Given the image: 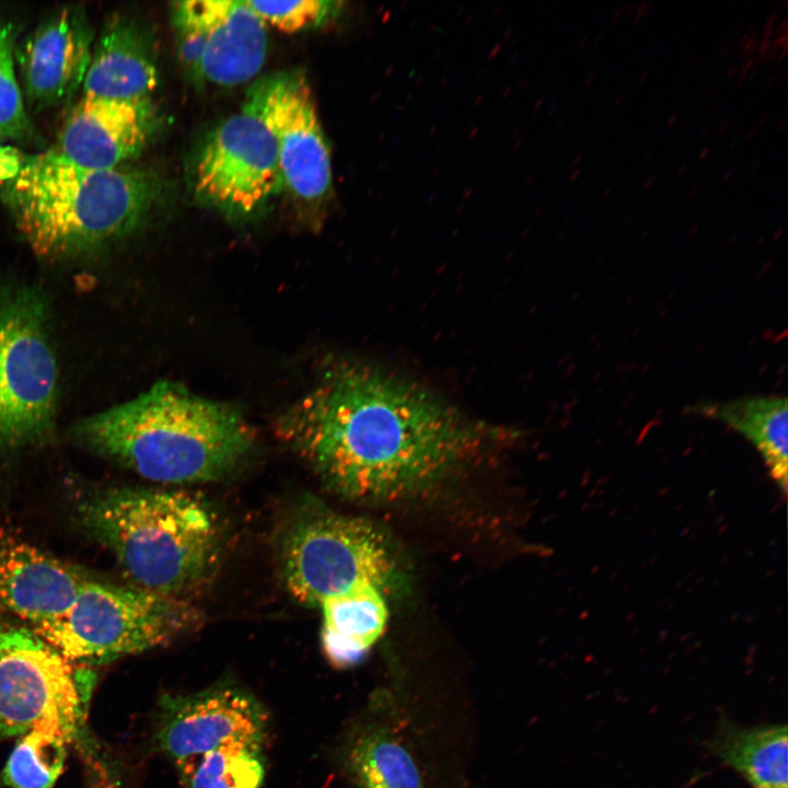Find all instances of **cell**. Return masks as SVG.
Instances as JSON below:
<instances>
[{"instance_id":"1","label":"cell","mask_w":788,"mask_h":788,"mask_svg":"<svg viewBox=\"0 0 788 788\" xmlns=\"http://www.w3.org/2000/svg\"><path fill=\"white\" fill-rule=\"evenodd\" d=\"M276 429L331 490L363 502L395 501L429 488L471 457L484 438L427 389L350 361L331 367Z\"/></svg>"},{"instance_id":"2","label":"cell","mask_w":788,"mask_h":788,"mask_svg":"<svg viewBox=\"0 0 788 788\" xmlns=\"http://www.w3.org/2000/svg\"><path fill=\"white\" fill-rule=\"evenodd\" d=\"M71 436L79 447L167 484L219 480L253 445L236 408L170 381L79 420Z\"/></svg>"},{"instance_id":"3","label":"cell","mask_w":788,"mask_h":788,"mask_svg":"<svg viewBox=\"0 0 788 788\" xmlns=\"http://www.w3.org/2000/svg\"><path fill=\"white\" fill-rule=\"evenodd\" d=\"M7 200L33 251L50 259L93 254L134 232L162 194L158 175L138 167H85L54 148L25 157Z\"/></svg>"},{"instance_id":"4","label":"cell","mask_w":788,"mask_h":788,"mask_svg":"<svg viewBox=\"0 0 788 788\" xmlns=\"http://www.w3.org/2000/svg\"><path fill=\"white\" fill-rule=\"evenodd\" d=\"M79 524L113 553L135 587L177 598L209 575L219 553L217 518L200 498L158 488H106L83 497Z\"/></svg>"},{"instance_id":"5","label":"cell","mask_w":788,"mask_h":788,"mask_svg":"<svg viewBox=\"0 0 788 788\" xmlns=\"http://www.w3.org/2000/svg\"><path fill=\"white\" fill-rule=\"evenodd\" d=\"M280 565L289 593L306 606L370 588L389 595L403 579L380 529L315 503L303 507L285 531Z\"/></svg>"},{"instance_id":"6","label":"cell","mask_w":788,"mask_h":788,"mask_svg":"<svg viewBox=\"0 0 788 788\" xmlns=\"http://www.w3.org/2000/svg\"><path fill=\"white\" fill-rule=\"evenodd\" d=\"M198 621L177 598L90 577L63 613L30 627L68 660L91 668L165 645Z\"/></svg>"},{"instance_id":"7","label":"cell","mask_w":788,"mask_h":788,"mask_svg":"<svg viewBox=\"0 0 788 788\" xmlns=\"http://www.w3.org/2000/svg\"><path fill=\"white\" fill-rule=\"evenodd\" d=\"M43 293L0 282V455L33 445L51 432L58 367Z\"/></svg>"},{"instance_id":"8","label":"cell","mask_w":788,"mask_h":788,"mask_svg":"<svg viewBox=\"0 0 788 788\" xmlns=\"http://www.w3.org/2000/svg\"><path fill=\"white\" fill-rule=\"evenodd\" d=\"M95 677L28 625L0 615V741L47 721L78 731Z\"/></svg>"},{"instance_id":"9","label":"cell","mask_w":788,"mask_h":788,"mask_svg":"<svg viewBox=\"0 0 788 788\" xmlns=\"http://www.w3.org/2000/svg\"><path fill=\"white\" fill-rule=\"evenodd\" d=\"M242 111L270 132L282 188L309 207L323 206L332 190L331 153L304 73L286 70L257 79Z\"/></svg>"},{"instance_id":"10","label":"cell","mask_w":788,"mask_h":788,"mask_svg":"<svg viewBox=\"0 0 788 788\" xmlns=\"http://www.w3.org/2000/svg\"><path fill=\"white\" fill-rule=\"evenodd\" d=\"M282 189L277 149L265 125L241 111L206 139L194 172L204 205L234 220L253 219Z\"/></svg>"},{"instance_id":"11","label":"cell","mask_w":788,"mask_h":788,"mask_svg":"<svg viewBox=\"0 0 788 788\" xmlns=\"http://www.w3.org/2000/svg\"><path fill=\"white\" fill-rule=\"evenodd\" d=\"M267 730L262 703L224 682L193 694H163L154 740L158 751L178 766L227 746L264 745Z\"/></svg>"},{"instance_id":"12","label":"cell","mask_w":788,"mask_h":788,"mask_svg":"<svg viewBox=\"0 0 788 788\" xmlns=\"http://www.w3.org/2000/svg\"><path fill=\"white\" fill-rule=\"evenodd\" d=\"M157 123L150 99L125 101L83 94L66 118L54 149L81 166L118 167L140 152Z\"/></svg>"},{"instance_id":"13","label":"cell","mask_w":788,"mask_h":788,"mask_svg":"<svg viewBox=\"0 0 788 788\" xmlns=\"http://www.w3.org/2000/svg\"><path fill=\"white\" fill-rule=\"evenodd\" d=\"M93 43V30L79 9H60L42 21L15 48L23 96L42 107L71 96L82 85Z\"/></svg>"},{"instance_id":"14","label":"cell","mask_w":788,"mask_h":788,"mask_svg":"<svg viewBox=\"0 0 788 788\" xmlns=\"http://www.w3.org/2000/svg\"><path fill=\"white\" fill-rule=\"evenodd\" d=\"M90 576L0 528V612L28 626L63 613Z\"/></svg>"},{"instance_id":"15","label":"cell","mask_w":788,"mask_h":788,"mask_svg":"<svg viewBox=\"0 0 788 788\" xmlns=\"http://www.w3.org/2000/svg\"><path fill=\"white\" fill-rule=\"evenodd\" d=\"M181 2L204 36L197 78L230 88L257 76L267 55V31L245 0Z\"/></svg>"},{"instance_id":"16","label":"cell","mask_w":788,"mask_h":788,"mask_svg":"<svg viewBox=\"0 0 788 788\" xmlns=\"http://www.w3.org/2000/svg\"><path fill=\"white\" fill-rule=\"evenodd\" d=\"M158 84L149 33L130 18H114L94 39L82 82L83 94L112 100H142Z\"/></svg>"},{"instance_id":"17","label":"cell","mask_w":788,"mask_h":788,"mask_svg":"<svg viewBox=\"0 0 788 788\" xmlns=\"http://www.w3.org/2000/svg\"><path fill=\"white\" fill-rule=\"evenodd\" d=\"M341 748L343 769L357 788H425L420 769L376 698Z\"/></svg>"},{"instance_id":"18","label":"cell","mask_w":788,"mask_h":788,"mask_svg":"<svg viewBox=\"0 0 788 788\" xmlns=\"http://www.w3.org/2000/svg\"><path fill=\"white\" fill-rule=\"evenodd\" d=\"M705 746L751 788H788L786 723L745 726L721 717Z\"/></svg>"},{"instance_id":"19","label":"cell","mask_w":788,"mask_h":788,"mask_svg":"<svg viewBox=\"0 0 788 788\" xmlns=\"http://www.w3.org/2000/svg\"><path fill=\"white\" fill-rule=\"evenodd\" d=\"M690 410L718 420L746 438L762 455L780 490L786 491L788 409L785 396L754 395L723 402H702Z\"/></svg>"},{"instance_id":"20","label":"cell","mask_w":788,"mask_h":788,"mask_svg":"<svg viewBox=\"0 0 788 788\" xmlns=\"http://www.w3.org/2000/svg\"><path fill=\"white\" fill-rule=\"evenodd\" d=\"M386 594L370 588L324 601L322 648L336 668L356 665L382 636L389 617Z\"/></svg>"},{"instance_id":"21","label":"cell","mask_w":788,"mask_h":788,"mask_svg":"<svg viewBox=\"0 0 788 788\" xmlns=\"http://www.w3.org/2000/svg\"><path fill=\"white\" fill-rule=\"evenodd\" d=\"M76 734L56 721L38 723L20 735L0 783L9 788H51L63 770L67 745Z\"/></svg>"},{"instance_id":"22","label":"cell","mask_w":788,"mask_h":788,"mask_svg":"<svg viewBox=\"0 0 788 788\" xmlns=\"http://www.w3.org/2000/svg\"><path fill=\"white\" fill-rule=\"evenodd\" d=\"M184 788H262L264 745L227 746L176 766Z\"/></svg>"},{"instance_id":"23","label":"cell","mask_w":788,"mask_h":788,"mask_svg":"<svg viewBox=\"0 0 788 788\" xmlns=\"http://www.w3.org/2000/svg\"><path fill=\"white\" fill-rule=\"evenodd\" d=\"M13 26L0 22V137L4 140L23 136L28 117L18 79Z\"/></svg>"},{"instance_id":"24","label":"cell","mask_w":788,"mask_h":788,"mask_svg":"<svg viewBox=\"0 0 788 788\" xmlns=\"http://www.w3.org/2000/svg\"><path fill=\"white\" fill-rule=\"evenodd\" d=\"M245 2L266 25L288 34L326 24L339 14L344 4L341 1L332 0Z\"/></svg>"},{"instance_id":"25","label":"cell","mask_w":788,"mask_h":788,"mask_svg":"<svg viewBox=\"0 0 788 788\" xmlns=\"http://www.w3.org/2000/svg\"><path fill=\"white\" fill-rule=\"evenodd\" d=\"M25 155L0 137V185L10 183L20 172Z\"/></svg>"},{"instance_id":"26","label":"cell","mask_w":788,"mask_h":788,"mask_svg":"<svg viewBox=\"0 0 788 788\" xmlns=\"http://www.w3.org/2000/svg\"><path fill=\"white\" fill-rule=\"evenodd\" d=\"M758 61H761V60L755 59L754 57H750L744 60L743 66L739 70V78L737 81V86H740L744 82V80L748 76V72L752 69H755L756 65H758Z\"/></svg>"},{"instance_id":"27","label":"cell","mask_w":788,"mask_h":788,"mask_svg":"<svg viewBox=\"0 0 788 788\" xmlns=\"http://www.w3.org/2000/svg\"><path fill=\"white\" fill-rule=\"evenodd\" d=\"M756 47H757L756 38L753 35H751L750 38L741 47L739 58L744 61L746 59V57L756 49Z\"/></svg>"},{"instance_id":"28","label":"cell","mask_w":788,"mask_h":788,"mask_svg":"<svg viewBox=\"0 0 788 788\" xmlns=\"http://www.w3.org/2000/svg\"><path fill=\"white\" fill-rule=\"evenodd\" d=\"M776 18H777V13H776V11H774L769 14L767 20L765 21L763 28H762V33H763L764 37L769 38V36L773 33V30L775 27Z\"/></svg>"},{"instance_id":"29","label":"cell","mask_w":788,"mask_h":788,"mask_svg":"<svg viewBox=\"0 0 788 788\" xmlns=\"http://www.w3.org/2000/svg\"><path fill=\"white\" fill-rule=\"evenodd\" d=\"M651 5V2H641L637 7V9H635L633 24H637L641 20V18L650 10Z\"/></svg>"},{"instance_id":"30","label":"cell","mask_w":788,"mask_h":788,"mask_svg":"<svg viewBox=\"0 0 788 788\" xmlns=\"http://www.w3.org/2000/svg\"><path fill=\"white\" fill-rule=\"evenodd\" d=\"M787 46H788L787 33L777 35V37L770 43V47L774 49H777V48L783 49V48H787Z\"/></svg>"},{"instance_id":"31","label":"cell","mask_w":788,"mask_h":788,"mask_svg":"<svg viewBox=\"0 0 788 788\" xmlns=\"http://www.w3.org/2000/svg\"><path fill=\"white\" fill-rule=\"evenodd\" d=\"M770 39L767 37H763L762 40L757 44V49L760 54H766L770 48Z\"/></svg>"},{"instance_id":"32","label":"cell","mask_w":788,"mask_h":788,"mask_svg":"<svg viewBox=\"0 0 788 788\" xmlns=\"http://www.w3.org/2000/svg\"><path fill=\"white\" fill-rule=\"evenodd\" d=\"M729 127H730L729 120H725V121L720 123L719 126L717 127V134L719 136H722L723 134H726V131L728 130Z\"/></svg>"},{"instance_id":"33","label":"cell","mask_w":788,"mask_h":788,"mask_svg":"<svg viewBox=\"0 0 788 788\" xmlns=\"http://www.w3.org/2000/svg\"><path fill=\"white\" fill-rule=\"evenodd\" d=\"M739 70H740V67H739V66H734V65H733V66H730V67L727 69V78H728V79L734 78V77L739 73Z\"/></svg>"},{"instance_id":"34","label":"cell","mask_w":788,"mask_h":788,"mask_svg":"<svg viewBox=\"0 0 788 788\" xmlns=\"http://www.w3.org/2000/svg\"><path fill=\"white\" fill-rule=\"evenodd\" d=\"M787 26H788L787 19H784L783 22L780 23V25L776 28V33H777L778 35L786 34V33H787Z\"/></svg>"},{"instance_id":"35","label":"cell","mask_w":788,"mask_h":788,"mask_svg":"<svg viewBox=\"0 0 788 788\" xmlns=\"http://www.w3.org/2000/svg\"><path fill=\"white\" fill-rule=\"evenodd\" d=\"M656 182V177L650 175L644 181V189L650 188Z\"/></svg>"},{"instance_id":"36","label":"cell","mask_w":788,"mask_h":788,"mask_svg":"<svg viewBox=\"0 0 788 788\" xmlns=\"http://www.w3.org/2000/svg\"><path fill=\"white\" fill-rule=\"evenodd\" d=\"M709 153H710V148H709V147H705V148L700 149V151L698 152L697 158H698V160H704Z\"/></svg>"},{"instance_id":"37","label":"cell","mask_w":788,"mask_h":788,"mask_svg":"<svg viewBox=\"0 0 788 788\" xmlns=\"http://www.w3.org/2000/svg\"><path fill=\"white\" fill-rule=\"evenodd\" d=\"M751 36V30L746 31L739 39L738 45L740 47L743 46V44L750 38Z\"/></svg>"},{"instance_id":"38","label":"cell","mask_w":788,"mask_h":788,"mask_svg":"<svg viewBox=\"0 0 788 788\" xmlns=\"http://www.w3.org/2000/svg\"><path fill=\"white\" fill-rule=\"evenodd\" d=\"M677 117H679L677 113L671 114L669 116V118L667 119V126H672L677 120Z\"/></svg>"},{"instance_id":"39","label":"cell","mask_w":788,"mask_h":788,"mask_svg":"<svg viewBox=\"0 0 788 788\" xmlns=\"http://www.w3.org/2000/svg\"><path fill=\"white\" fill-rule=\"evenodd\" d=\"M622 13H623V8L617 9V10L613 13L610 22H611V23H615V22L617 21V19L622 15Z\"/></svg>"},{"instance_id":"40","label":"cell","mask_w":788,"mask_h":788,"mask_svg":"<svg viewBox=\"0 0 788 788\" xmlns=\"http://www.w3.org/2000/svg\"><path fill=\"white\" fill-rule=\"evenodd\" d=\"M732 46H733V45H732L731 42H725V43L722 44L721 51H722L723 54H726V53H728V51L731 50Z\"/></svg>"},{"instance_id":"41","label":"cell","mask_w":788,"mask_h":788,"mask_svg":"<svg viewBox=\"0 0 788 788\" xmlns=\"http://www.w3.org/2000/svg\"><path fill=\"white\" fill-rule=\"evenodd\" d=\"M732 174H733V170H732V169H730V170H728L727 172H725L723 175L721 176V182L725 183V182H727L728 179H730V177H731Z\"/></svg>"},{"instance_id":"42","label":"cell","mask_w":788,"mask_h":788,"mask_svg":"<svg viewBox=\"0 0 788 788\" xmlns=\"http://www.w3.org/2000/svg\"><path fill=\"white\" fill-rule=\"evenodd\" d=\"M648 76H649V70L642 71L638 78V82L644 83L647 80Z\"/></svg>"},{"instance_id":"43","label":"cell","mask_w":788,"mask_h":788,"mask_svg":"<svg viewBox=\"0 0 788 788\" xmlns=\"http://www.w3.org/2000/svg\"><path fill=\"white\" fill-rule=\"evenodd\" d=\"M595 77H596V73L594 71H591L588 74L587 80H586L587 85L591 84L592 81L595 79Z\"/></svg>"},{"instance_id":"44","label":"cell","mask_w":788,"mask_h":788,"mask_svg":"<svg viewBox=\"0 0 788 788\" xmlns=\"http://www.w3.org/2000/svg\"><path fill=\"white\" fill-rule=\"evenodd\" d=\"M720 88H721V86L718 85V86H716L714 90L709 91V92L706 94V99H708V97L710 99V97L715 96V95L720 91Z\"/></svg>"},{"instance_id":"45","label":"cell","mask_w":788,"mask_h":788,"mask_svg":"<svg viewBox=\"0 0 788 788\" xmlns=\"http://www.w3.org/2000/svg\"><path fill=\"white\" fill-rule=\"evenodd\" d=\"M709 131H710V127H709L708 125H706V126H704V127L700 129L699 136H700V137H706V136L709 134Z\"/></svg>"},{"instance_id":"46","label":"cell","mask_w":788,"mask_h":788,"mask_svg":"<svg viewBox=\"0 0 788 788\" xmlns=\"http://www.w3.org/2000/svg\"><path fill=\"white\" fill-rule=\"evenodd\" d=\"M635 9H636V5H629V7L625 10V13H624L625 16H626V18H629V16L635 12Z\"/></svg>"},{"instance_id":"47","label":"cell","mask_w":788,"mask_h":788,"mask_svg":"<svg viewBox=\"0 0 788 788\" xmlns=\"http://www.w3.org/2000/svg\"><path fill=\"white\" fill-rule=\"evenodd\" d=\"M756 132V127H753L749 129V131L745 135V140H750Z\"/></svg>"},{"instance_id":"48","label":"cell","mask_w":788,"mask_h":788,"mask_svg":"<svg viewBox=\"0 0 788 788\" xmlns=\"http://www.w3.org/2000/svg\"><path fill=\"white\" fill-rule=\"evenodd\" d=\"M769 118V113L765 112L758 119V124L763 125Z\"/></svg>"},{"instance_id":"49","label":"cell","mask_w":788,"mask_h":788,"mask_svg":"<svg viewBox=\"0 0 788 788\" xmlns=\"http://www.w3.org/2000/svg\"><path fill=\"white\" fill-rule=\"evenodd\" d=\"M776 82H777V77H772V78L768 79V81H767V83H766L765 86H766V88H770V86H773Z\"/></svg>"},{"instance_id":"50","label":"cell","mask_w":788,"mask_h":788,"mask_svg":"<svg viewBox=\"0 0 788 788\" xmlns=\"http://www.w3.org/2000/svg\"><path fill=\"white\" fill-rule=\"evenodd\" d=\"M623 101H624V95L621 94V95L617 96V99L615 100V102H614L613 105H614L615 107H617Z\"/></svg>"},{"instance_id":"51","label":"cell","mask_w":788,"mask_h":788,"mask_svg":"<svg viewBox=\"0 0 788 788\" xmlns=\"http://www.w3.org/2000/svg\"><path fill=\"white\" fill-rule=\"evenodd\" d=\"M697 189H698V185H694V186L688 190L687 196H688V197L694 196L695 193L697 192Z\"/></svg>"},{"instance_id":"52","label":"cell","mask_w":788,"mask_h":788,"mask_svg":"<svg viewBox=\"0 0 788 788\" xmlns=\"http://www.w3.org/2000/svg\"><path fill=\"white\" fill-rule=\"evenodd\" d=\"M686 167H687L686 164L681 165L676 172V175L681 176L686 171Z\"/></svg>"},{"instance_id":"53","label":"cell","mask_w":788,"mask_h":788,"mask_svg":"<svg viewBox=\"0 0 788 788\" xmlns=\"http://www.w3.org/2000/svg\"><path fill=\"white\" fill-rule=\"evenodd\" d=\"M785 126H786V119H783V120L778 124V126L776 127V129H777L778 131H780V130H783V129L785 128Z\"/></svg>"},{"instance_id":"54","label":"cell","mask_w":788,"mask_h":788,"mask_svg":"<svg viewBox=\"0 0 788 788\" xmlns=\"http://www.w3.org/2000/svg\"><path fill=\"white\" fill-rule=\"evenodd\" d=\"M696 58H697V55H696V54L693 55V56L688 59L687 66H688V67L693 66L694 62H695V60H696Z\"/></svg>"},{"instance_id":"55","label":"cell","mask_w":788,"mask_h":788,"mask_svg":"<svg viewBox=\"0 0 788 788\" xmlns=\"http://www.w3.org/2000/svg\"><path fill=\"white\" fill-rule=\"evenodd\" d=\"M612 190H613V187H612V186H609V187L603 192L602 197H604V198L607 197Z\"/></svg>"},{"instance_id":"56","label":"cell","mask_w":788,"mask_h":788,"mask_svg":"<svg viewBox=\"0 0 788 788\" xmlns=\"http://www.w3.org/2000/svg\"><path fill=\"white\" fill-rule=\"evenodd\" d=\"M787 76V70H783V72L777 77V81L785 79Z\"/></svg>"},{"instance_id":"57","label":"cell","mask_w":788,"mask_h":788,"mask_svg":"<svg viewBox=\"0 0 788 788\" xmlns=\"http://www.w3.org/2000/svg\"><path fill=\"white\" fill-rule=\"evenodd\" d=\"M758 164H760V161H758V160H755L754 163H752V165H751V167H750V171H751V172L754 171V170L757 167Z\"/></svg>"},{"instance_id":"58","label":"cell","mask_w":788,"mask_h":788,"mask_svg":"<svg viewBox=\"0 0 788 788\" xmlns=\"http://www.w3.org/2000/svg\"><path fill=\"white\" fill-rule=\"evenodd\" d=\"M601 39H602V35L599 34V35L596 36V38L593 39V46H596Z\"/></svg>"},{"instance_id":"59","label":"cell","mask_w":788,"mask_h":788,"mask_svg":"<svg viewBox=\"0 0 788 788\" xmlns=\"http://www.w3.org/2000/svg\"><path fill=\"white\" fill-rule=\"evenodd\" d=\"M580 173H581L580 170L575 171L573 174H572L571 179H576V178L579 176Z\"/></svg>"},{"instance_id":"60","label":"cell","mask_w":788,"mask_h":788,"mask_svg":"<svg viewBox=\"0 0 788 788\" xmlns=\"http://www.w3.org/2000/svg\"><path fill=\"white\" fill-rule=\"evenodd\" d=\"M652 157H653V153H650V154L646 158L644 164L649 163V162L651 161V158H652Z\"/></svg>"},{"instance_id":"61","label":"cell","mask_w":788,"mask_h":788,"mask_svg":"<svg viewBox=\"0 0 788 788\" xmlns=\"http://www.w3.org/2000/svg\"><path fill=\"white\" fill-rule=\"evenodd\" d=\"M721 102H722V99L720 97V99L715 103V109H717V108L720 106Z\"/></svg>"},{"instance_id":"62","label":"cell","mask_w":788,"mask_h":788,"mask_svg":"<svg viewBox=\"0 0 788 788\" xmlns=\"http://www.w3.org/2000/svg\"><path fill=\"white\" fill-rule=\"evenodd\" d=\"M586 40H588V36L584 35V36L582 37L579 46H582V45L586 43Z\"/></svg>"}]
</instances>
